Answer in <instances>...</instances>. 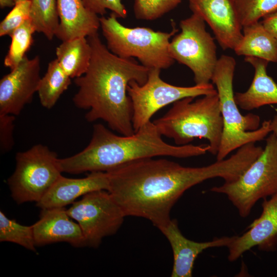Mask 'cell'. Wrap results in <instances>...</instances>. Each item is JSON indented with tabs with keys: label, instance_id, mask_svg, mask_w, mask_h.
<instances>
[{
	"label": "cell",
	"instance_id": "6da1fadb",
	"mask_svg": "<svg viewBox=\"0 0 277 277\" xmlns=\"http://www.w3.org/2000/svg\"><path fill=\"white\" fill-rule=\"evenodd\" d=\"M245 168L244 159L239 152L199 167L183 166L166 159L145 158L106 172L107 191L126 216L145 218L160 230L169 223L173 206L187 190L214 177L233 182Z\"/></svg>",
	"mask_w": 277,
	"mask_h": 277
},
{
	"label": "cell",
	"instance_id": "7a4b0ae2",
	"mask_svg": "<svg viewBox=\"0 0 277 277\" xmlns=\"http://www.w3.org/2000/svg\"><path fill=\"white\" fill-rule=\"evenodd\" d=\"M92 54L87 71L74 78L78 87L73 97L74 105L87 110L88 122L101 120L121 135L134 133L133 108L127 87L132 81L144 84L150 69L133 58L120 57L112 53L100 39L98 33L87 37Z\"/></svg>",
	"mask_w": 277,
	"mask_h": 277
},
{
	"label": "cell",
	"instance_id": "3957f363",
	"mask_svg": "<svg viewBox=\"0 0 277 277\" xmlns=\"http://www.w3.org/2000/svg\"><path fill=\"white\" fill-rule=\"evenodd\" d=\"M151 121L131 135H116L101 124L93 126L89 144L80 152L59 159L62 172H107L145 158L169 156L186 158L205 154L208 144L174 146L165 142Z\"/></svg>",
	"mask_w": 277,
	"mask_h": 277
},
{
	"label": "cell",
	"instance_id": "277c9868",
	"mask_svg": "<svg viewBox=\"0 0 277 277\" xmlns=\"http://www.w3.org/2000/svg\"><path fill=\"white\" fill-rule=\"evenodd\" d=\"M194 98L188 97L176 101L153 123L162 135L172 139L177 145L189 144L195 138L206 139L208 152L216 155L223 129L217 93Z\"/></svg>",
	"mask_w": 277,
	"mask_h": 277
},
{
	"label": "cell",
	"instance_id": "5b68a950",
	"mask_svg": "<svg viewBox=\"0 0 277 277\" xmlns=\"http://www.w3.org/2000/svg\"><path fill=\"white\" fill-rule=\"evenodd\" d=\"M235 59L222 55L218 58L211 80L216 86L223 120L221 144L216 161L225 159L232 151L250 143L264 140L271 132V120L260 127V117L255 114L243 115L234 99L233 80Z\"/></svg>",
	"mask_w": 277,
	"mask_h": 277
},
{
	"label": "cell",
	"instance_id": "8992f818",
	"mask_svg": "<svg viewBox=\"0 0 277 277\" xmlns=\"http://www.w3.org/2000/svg\"><path fill=\"white\" fill-rule=\"evenodd\" d=\"M111 13L100 17V27L112 53L125 58L136 57L149 69H165L174 62L169 50L170 39L177 31L173 27L170 32L154 31L144 27H127Z\"/></svg>",
	"mask_w": 277,
	"mask_h": 277
},
{
	"label": "cell",
	"instance_id": "52a82bcc",
	"mask_svg": "<svg viewBox=\"0 0 277 277\" xmlns=\"http://www.w3.org/2000/svg\"><path fill=\"white\" fill-rule=\"evenodd\" d=\"M225 194L242 217H246L260 199L277 192V141L272 132L262 154L235 181L210 189Z\"/></svg>",
	"mask_w": 277,
	"mask_h": 277
},
{
	"label": "cell",
	"instance_id": "ba28073f",
	"mask_svg": "<svg viewBox=\"0 0 277 277\" xmlns=\"http://www.w3.org/2000/svg\"><path fill=\"white\" fill-rule=\"evenodd\" d=\"M16 166L7 183L17 204L39 202L62 175L57 154L37 144L17 153Z\"/></svg>",
	"mask_w": 277,
	"mask_h": 277
},
{
	"label": "cell",
	"instance_id": "9c48e42d",
	"mask_svg": "<svg viewBox=\"0 0 277 277\" xmlns=\"http://www.w3.org/2000/svg\"><path fill=\"white\" fill-rule=\"evenodd\" d=\"M180 27V33L169 44L171 57L192 71L195 84L209 83L218 60L214 38L195 14L182 19Z\"/></svg>",
	"mask_w": 277,
	"mask_h": 277
},
{
	"label": "cell",
	"instance_id": "30bf717a",
	"mask_svg": "<svg viewBox=\"0 0 277 277\" xmlns=\"http://www.w3.org/2000/svg\"><path fill=\"white\" fill-rule=\"evenodd\" d=\"M159 69H150L146 82L139 85L131 81L127 87L133 108L132 125L134 132L149 122L161 108L188 97H196L217 93L211 83L190 87L174 86L165 82L160 76Z\"/></svg>",
	"mask_w": 277,
	"mask_h": 277
},
{
	"label": "cell",
	"instance_id": "8fae6325",
	"mask_svg": "<svg viewBox=\"0 0 277 277\" xmlns=\"http://www.w3.org/2000/svg\"><path fill=\"white\" fill-rule=\"evenodd\" d=\"M80 226L86 246L97 248L103 239L115 234L126 215L106 190L89 192L67 209Z\"/></svg>",
	"mask_w": 277,
	"mask_h": 277
},
{
	"label": "cell",
	"instance_id": "7c38bea8",
	"mask_svg": "<svg viewBox=\"0 0 277 277\" xmlns=\"http://www.w3.org/2000/svg\"><path fill=\"white\" fill-rule=\"evenodd\" d=\"M37 55L22 62L0 80V114L18 115L37 92L41 79Z\"/></svg>",
	"mask_w": 277,
	"mask_h": 277
},
{
	"label": "cell",
	"instance_id": "4fadbf2b",
	"mask_svg": "<svg viewBox=\"0 0 277 277\" xmlns=\"http://www.w3.org/2000/svg\"><path fill=\"white\" fill-rule=\"evenodd\" d=\"M192 12L210 26L224 50H233L243 36L234 0H188Z\"/></svg>",
	"mask_w": 277,
	"mask_h": 277
},
{
	"label": "cell",
	"instance_id": "5bb4252c",
	"mask_svg": "<svg viewBox=\"0 0 277 277\" xmlns=\"http://www.w3.org/2000/svg\"><path fill=\"white\" fill-rule=\"evenodd\" d=\"M72 220L65 207L42 209L39 219L32 225L36 247L58 242L86 246L81 228Z\"/></svg>",
	"mask_w": 277,
	"mask_h": 277
},
{
	"label": "cell",
	"instance_id": "9a60e30c",
	"mask_svg": "<svg viewBox=\"0 0 277 277\" xmlns=\"http://www.w3.org/2000/svg\"><path fill=\"white\" fill-rule=\"evenodd\" d=\"M160 230L168 240L173 251L172 277L192 276L195 260L201 253L210 248L227 247L235 237L223 236L205 242L191 241L181 233L175 219H171Z\"/></svg>",
	"mask_w": 277,
	"mask_h": 277
},
{
	"label": "cell",
	"instance_id": "2e32d148",
	"mask_svg": "<svg viewBox=\"0 0 277 277\" xmlns=\"http://www.w3.org/2000/svg\"><path fill=\"white\" fill-rule=\"evenodd\" d=\"M262 206L261 215L248 226V230L241 236H235L227 247L229 261H235L252 247H263L276 238L277 192L270 199L265 200Z\"/></svg>",
	"mask_w": 277,
	"mask_h": 277
},
{
	"label": "cell",
	"instance_id": "e0dca14e",
	"mask_svg": "<svg viewBox=\"0 0 277 277\" xmlns=\"http://www.w3.org/2000/svg\"><path fill=\"white\" fill-rule=\"evenodd\" d=\"M108 188L106 172H91L80 179L68 178L62 175L36 205L41 209L65 207L72 204L81 196L94 191L108 190Z\"/></svg>",
	"mask_w": 277,
	"mask_h": 277
},
{
	"label": "cell",
	"instance_id": "ac0fdd59",
	"mask_svg": "<svg viewBox=\"0 0 277 277\" xmlns=\"http://www.w3.org/2000/svg\"><path fill=\"white\" fill-rule=\"evenodd\" d=\"M59 25L55 34L62 41L88 37L100 27L98 15L89 10L83 0H57Z\"/></svg>",
	"mask_w": 277,
	"mask_h": 277
},
{
	"label": "cell",
	"instance_id": "d6986e66",
	"mask_svg": "<svg viewBox=\"0 0 277 277\" xmlns=\"http://www.w3.org/2000/svg\"><path fill=\"white\" fill-rule=\"evenodd\" d=\"M245 61L254 68V74L247 91L234 94L238 106L249 111L265 105L277 104V84L267 72L269 62L251 56H246Z\"/></svg>",
	"mask_w": 277,
	"mask_h": 277
},
{
	"label": "cell",
	"instance_id": "ffe728a7",
	"mask_svg": "<svg viewBox=\"0 0 277 277\" xmlns=\"http://www.w3.org/2000/svg\"><path fill=\"white\" fill-rule=\"evenodd\" d=\"M243 36L233 50L238 55L277 63V39L257 22L243 27Z\"/></svg>",
	"mask_w": 277,
	"mask_h": 277
},
{
	"label": "cell",
	"instance_id": "44dd1931",
	"mask_svg": "<svg viewBox=\"0 0 277 277\" xmlns=\"http://www.w3.org/2000/svg\"><path fill=\"white\" fill-rule=\"evenodd\" d=\"M55 53L63 70L70 77L75 78L87 71L92 50L87 38L80 37L62 41L56 48Z\"/></svg>",
	"mask_w": 277,
	"mask_h": 277
},
{
	"label": "cell",
	"instance_id": "7402d4cb",
	"mask_svg": "<svg viewBox=\"0 0 277 277\" xmlns=\"http://www.w3.org/2000/svg\"><path fill=\"white\" fill-rule=\"evenodd\" d=\"M70 77L60 66L56 58L48 65L46 73L41 77L37 93L44 107L52 108L71 84Z\"/></svg>",
	"mask_w": 277,
	"mask_h": 277
},
{
	"label": "cell",
	"instance_id": "603a6c76",
	"mask_svg": "<svg viewBox=\"0 0 277 277\" xmlns=\"http://www.w3.org/2000/svg\"><path fill=\"white\" fill-rule=\"evenodd\" d=\"M30 19L36 32L52 40L59 25L57 0H30Z\"/></svg>",
	"mask_w": 277,
	"mask_h": 277
},
{
	"label": "cell",
	"instance_id": "cb8c5ba5",
	"mask_svg": "<svg viewBox=\"0 0 277 277\" xmlns=\"http://www.w3.org/2000/svg\"><path fill=\"white\" fill-rule=\"evenodd\" d=\"M36 32L30 19L27 20L10 35L11 42L4 58L5 66L11 70L23 60L33 43V34Z\"/></svg>",
	"mask_w": 277,
	"mask_h": 277
},
{
	"label": "cell",
	"instance_id": "d4e9b609",
	"mask_svg": "<svg viewBox=\"0 0 277 277\" xmlns=\"http://www.w3.org/2000/svg\"><path fill=\"white\" fill-rule=\"evenodd\" d=\"M0 242L13 243L36 251L32 225L20 224L14 220L9 219L2 211H0Z\"/></svg>",
	"mask_w": 277,
	"mask_h": 277
},
{
	"label": "cell",
	"instance_id": "484cf974",
	"mask_svg": "<svg viewBox=\"0 0 277 277\" xmlns=\"http://www.w3.org/2000/svg\"><path fill=\"white\" fill-rule=\"evenodd\" d=\"M234 3L243 27L277 10V0H234Z\"/></svg>",
	"mask_w": 277,
	"mask_h": 277
},
{
	"label": "cell",
	"instance_id": "4316f807",
	"mask_svg": "<svg viewBox=\"0 0 277 277\" xmlns=\"http://www.w3.org/2000/svg\"><path fill=\"white\" fill-rule=\"evenodd\" d=\"M182 0H134L133 12L138 19H157L174 9Z\"/></svg>",
	"mask_w": 277,
	"mask_h": 277
},
{
	"label": "cell",
	"instance_id": "83f0119b",
	"mask_svg": "<svg viewBox=\"0 0 277 277\" xmlns=\"http://www.w3.org/2000/svg\"><path fill=\"white\" fill-rule=\"evenodd\" d=\"M30 0L16 3L0 23V36L10 35L30 18Z\"/></svg>",
	"mask_w": 277,
	"mask_h": 277
},
{
	"label": "cell",
	"instance_id": "f1b7e54d",
	"mask_svg": "<svg viewBox=\"0 0 277 277\" xmlns=\"http://www.w3.org/2000/svg\"><path fill=\"white\" fill-rule=\"evenodd\" d=\"M85 7L97 15H104L110 10L117 18H125L127 10L122 0H83Z\"/></svg>",
	"mask_w": 277,
	"mask_h": 277
},
{
	"label": "cell",
	"instance_id": "f546056e",
	"mask_svg": "<svg viewBox=\"0 0 277 277\" xmlns=\"http://www.w3.org/2000/svg\"><path fill=\"white\" fill-rule=\"evenodd\" d=\"M14 120L13 115L0 114V148L3 153L11 150L14 145Z\"/></svg>",
	"mask_w": 277,
	"mask_h": 277
},
{
	"label": "cell",
	"instance_id": "4dcf8cb0",
	"mask_svg": "<svg viewBox=\"0 0 277 277\" xmlns=\"http://www.w3.org/2000/svg\"><path fill=\"white\" fill-rule=\"evenodd\" d=\"M263 18L261 22L265 28L277 39V10Z\"/></svg>",
	"mask_w": 277,
	"mask_h": 277
},
{
	"label": "cell",
	"instance_id": "1f68e13d",
	"mask_svg": "<svg viewBox=\"0 0 277 277\" xmlns=\"http://www.w3.org/2000/svg\"><path fill=\"white\" fill-rule=\"evenodd\" d=\"M15 4V0H0V7L1 9L6 7H13Z\"/></svg>",
	"mask_w": 277,
	"mask_h": 277
},
{
	"label": "cell",
	"instance_id": "d6a6232c",
	"mask_svg": "<svg viewBox=\"0 0 277 277\" xmlns=\"http://www.w3.org/2000/svg\"><path fill=\"white\" fill-rule=\"evenodd\" d=\"M270 129L271 132L275 135L277 141V113L274 116L273 119L271 120Z\"/></svg>",
	"mask_w": 277,
	"mask_h": 277
},
{
	"label": "cell",
	"instance_id": "836d02e7",
	"mask_svg": "<svg viewBox=\"0 0 277 277\" xmlns=\"http://www.w3.org/2000/svg\"><path fill=\"white\" fill-rule=\"evenodd\" d=\"M15 3H18L19 2L28 1V0H15Z\"/></svg>",
	"mask_w": 277,
	"mask_h": 277
}]
</instances>
